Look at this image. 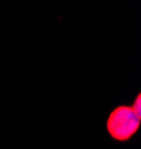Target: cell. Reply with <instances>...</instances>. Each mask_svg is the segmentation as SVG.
Here are the masks:
<instances>
[{
	"mask_svg": "<svg viewBox=\"0 0 141 149\" xmlns=\"http://www.w3.org/2000/svg\"><path fill=\"white\" fill-rule=\"evenodd\" d=\"M140 118L132 107L119 106L116 107L107 119V130L113 139L119 142L129 140L137 133L140 125Z\"/></svg>",
	"mask_w": 141,
	"mask_h": 149,
	"instance_id": "obj_1",
	"label": "cell"
},
{
	"mask_svg": "<svg viewBox=\"0 0 141 149\" xmlns=\"http://www.w3.org/2000/svg\"><path fill=\"white\" fill-rule=\"evenodd\" d=\"M140 102H141V97L138 95V97H137V100H135V104H134V107H132L134 112H135L138 116H141V112H140V109H141V107H140Z\"/></svg>",
	"mask_w": 141,
	"mask_h": 149,
	"instance_id": "obj_2",
	"label": "cell"
}]
</instances>
